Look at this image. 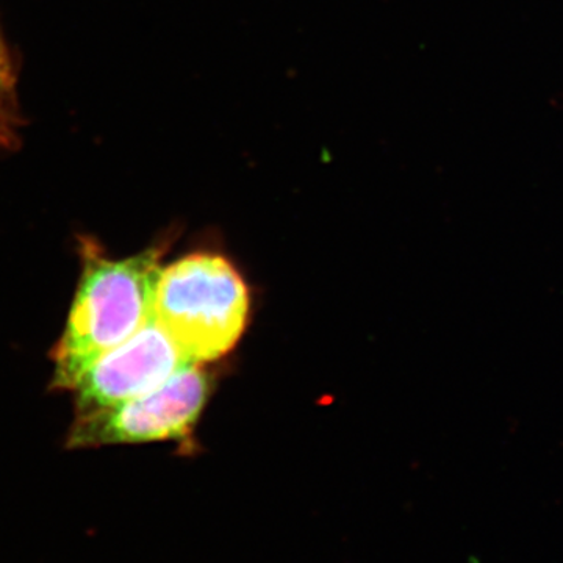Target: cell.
<instances>
[{
    "instance_id": "6da1fadb",
    "label": "cell",
    "mask_w": 563,
    "mask_h": 563,
    "mask_svg": "<svg viewBox=\"0 0 563 563\" xmlns=\"http://www.w3.org/2000/svg\"><path fill=\"white\" fill-rule=\"evenodd\" d=\"M85 262L65 332L55 346L54 387L70 390L80 374L131 339L154 312L161 250L109 261L85 242Z\"/></svg>"
},
{
    "instance_id": "7a4b0ae2",
    "label": "cell",
    "mask_w": 563,
    "mask_h": 563,
    "mask_svg": "<svg viewBox=\"0 0 563 563\" xmlns=\"http://www.w3.org/2000/svg\"><path fill=\"white\" fill-rule=\"evenodd\" d=\"M247 317L246 284L221 255L192 254L162 268L152 318L191 363L228 354Z\"/></svg>"
},
{
    "instance_id": "3957f363",
    "label": "cell",
    "mask_w": 563,
    "mask_h": 563,
    "mask_svg": "<svg viewBox=\"0 0 563 563\" xmlns=\"http://www.w3.org/2000/svg\"><path fill=\"white\" fill-rule=\"evenodd\" d=\"M211 393L210 374L188 363L154 390L110 409L76 415L66 446L165 442L187 437Z\"/></svg>"
},
{
    "instance_id": "277c9868",
    "label": "cell",
    "mask_w": 563,
    "mask_h": 563,
    "mask_svg": "<svg viewBox=\"0 0 563 563\" xmlns=\"http://www.w3.org/2000/svg\"><path fill=\"white\" fill-rule=\"evenodd\" d=\"M191 363L152 318L131 339L92 362L70 390L76 415L110 409L154 390Z\"/></svg>"
},
{
    "instance_id": "5b68a950",
    "label": "cell",
    "mask_w": 563,
    "mask_h": 563,
    "mask_svg": "<svg viewBox=\"0 0 563 563\" xmlns=\"http://www.w3.org/2000/svg\"><path fill=\"white\" fill-rule=\"evenodd\" d=\"M22 118L16 85L0 84V150H13L20 141Z\"/></svg>"
},
{
    "instance_id": "8992f818",
    "label": "cell",
    "mask_w": 563,
    "mask_h": 563,
    "mask_svg": "<svg viewBox=\"0 0 563 563\" xmlns=\"http://www.w3.org/2000/svg\"><path fill=\"white\" fill-rule=\"evenodd\" d=\"M0 84L16 85V63L0 27Z\"/></svg>"
}]
</instances>
